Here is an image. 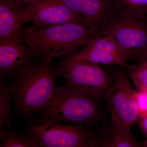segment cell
<instances>
[{"label": "cell", "instance_id": "16", "mask_svg": "<svg viewBox=\"0 0 147 147\" xmlns=\"http://www.w3.org/2000/svg\"><path fill=\"white\" fill-rule=\"evenodd\" d=\"M0 147H31L22 134H18L11 129H0Z\"/></svg>", "mask_w": 147, "mask_h": 147}, {"label": "cell", "instance_id": "13", "mask_svg": "<svg viewBox=\"0 0 147 147\" xmlns=\"http://www.w3.org/2000/svg\"><path fill=\"white\" fill-rule=\"evenodd\" d=\"M31 21L27 5L8 0H0V39L14 35L24 24Z\"/></svg>", "mask_w": 147, "mask_h": 147}, {"label": "cell", "instance_id": "9", "mask_svg": "<svg viewBox=\"0 0 147 147\" xmlns=\"http://www.w3.org/2000/svg\"><path fill=\"white\" fill-rule=\"evenodd\" d=\"M22 29L14 35L0 39V74L13 78L21 69L41 59L40 56L22 40Z\"/></svg>", "mask_w": 147, "mask_h": 147}, {"label": "cell", "instance_id": "12", "mask_svg": "<svg viewBox=\"0 0 147 147\" xmlns=\"http://www.w3.org/2000/svg\"><path fill=\"white\" fill-rule=\"evenodd\" d=\"M131 127L111 117L101 127H97L100 147H137L140 146Z\"/></svg>", "mask_w": 147, "mask_h": 147}, {"label": "cell", "instance_id": "7", "mask_svg": "<svg viewBox=\"0 0 147 147\" xmlns=\"http://www.w3.org/2000/svg\"><path fill=\"white\" fill-rule=\"evenodd\" d=\"M112 85L104 96L111 117L131 127L139 118L140 112L134 89L126 71H117Z\"/></svg>", "mask_w": 147, "mask_h": 147}, {"label": "cell", "instance_id": "10", "mask_svg": "<svg viewBox=\"0 0 147 147\" xmlns=\"http://www.w3.org/2000/svg\"><path fill=\"white\" fill-rule=\"evenodd\" d=\"M77 20L100 33L115 13L113 0H62Z\"/></svg>", "mask_w": 147, "mask_h": 147}, {"label": "cell", "instance_id": "17", "mask_svg": "<svg viewBox=\"0 0 147 147\" xmlns=\"http://www.w3.org/2000/svg\"><path fill=\"white\" fill-rule=\"evenodd\" d=\"M117 10L147 15V0H115Z\"/></svg>", "mask_w": 147, "mask_h": 147}, {"label": "cell", "instance_id": "5", "mask_svg": "<svg viewBox=\"0 0 147 147\" xmlns=\"http://www.w3.org/2000/svg\"><path fill=\"white\" fill-rule=\"evenodd\" d=\"M100 34L111 36L123 48L134 52L132 59H138L147 47V15L117 10Z\"/></svg>", "mask_w": 147, "mask_h": 147}, {"label": "cell", "instance_id": "15", "mask_svg": "<svg viewBox=\"0 0 147 147\" xmlns=\"http://www.w3.org/2000/svg\"><path fill=\"white\" fill-rule=\"evenodd\" d=\"M126 69L129 79L139 91L147 92V61L138 60L137 64Z\"/></svg>", "mask_w": 147, "mask_h": 147}, {"label": "cell", "instance_id": "21", "mask_svg": "<svg viewBox=\"0 0 147 147\" xmlns=\"http://www.w3.org/2000/svg\"><path fill=\"white\" fill-rule=\"evenodd\" d=\"M138 60L147 61V47L144 52L139 56L138 58Z\"/></svg>", "mask_w": 147, "mask_h": 147}, {"label": "cell", "instance_id": "14", "mask_svg": "<svg viewBox=\"0 0 147 147\" xmlns=\"http://www.w3.org/2000/svg\"><path fill=\"white\" fill-rule=\"evenodd\" d=\"M5 77L0 74V127L10 129L14 115L11 106V94Z\"/></svg>", "mask_w": 147, "mask_h": 147}, {"label": "cell", "instance_id": "22", "mask_svg": "<svg viewBox=\"0 0 147 147\" xmlns=\"http://www.w3.org/2000/svg\"><path fill=\"white\" fill-rule=\"evenodd\" d=\"M144 145L146 146L147 147V140L146 141V142L144 143Z\"/></svg>", "mask_w": 147, "mask_h": 147}, {"label": "cell", "instance_id": "6", "mask_svg": "<svg viewBox=\"0 0 147 147\" xmlns=\"http://www.w3.org/2000/svg\"><path fill=\"white\" fill-rule=\"evenodd\" d=\"M61 76L74 88L102 101L113 83L100 64L86 60L59 63Z\"/></svg>", "mask_w": 147, "mask_h": 147}, {"label": "cell", "instance_id": "18", "mask_svg": "<svg viewBox=\"0 0 147 147\" xmlns=\"http://www.w3.org/2000/svg\"><path fill=\"white\" fill-rule=\"evenodd\" d=\"M136 100L140 114L147 112V92L139 91L136 93Z\"/></svg>", "mask_w": 147, "mask_h": 147}, {"label": "cell", "instance_id": "11", "mask_svg": "<svg viewBox=\"0 0 147 147\" xmlns=\"http://www.w3.org/2000/svg\"><path fill=\"white\" fill-rule=\"evenodd\" d=\"M27 9L36 26L79 23L62 0H36L27 5Z\"/></svg>", "mask_w": 147, "mask_h": 147}, {"label": "cell", "instance_id": "4", "mask_svg": "<svg viewBox=\"0 0 147 147\" xmlns=\"http://www.w3.org/2000/svg\"><path fill=\"white\" fill-rule=\"evenodd\" d=\"M31 147H100L92 127L34 121L21 133Z\"/></svg>", "mask_w": 147, "mask_h": 147}, {"label": "cell", "instance_id": "20", "mask_svg": "<svg viewBox=\"0 0 147 147\" xmlns=\"http://www.w3.org/2000/svg\"><path fill=\"white\" fill-rule=\"evenodd\" d=\"M8 1L21 3L25 5H28L34 2L36 0H8Z\"/></svg>", "mask_w": 147, "mask_h": 147}, {"label": "cell", "instance_id": "2", "mask_svg": "<svg viewBox=\"0 0 147 147\" xmlns=\"http://www.w3.org/2000/svg\"><path fill=\"white\" fill-rule=\"evenodd\" d=\"M101 102L66 82L56 88L50 102L34 121L95 126L107 119Z\"/></svg>", "mask_w": 147, "mask_h": 147}, {"label": "cell", "instance_id": "19", "mask_svg": "<svg viewBox=\"0 0 147 147\" xmlns=\"http://www.w3.org/2000/svg\"><path fill=\"white\" fill-rule=\"evenodd\" d=\"M140 126L145 135L147 136V112L146 115L142 119Z\"/></svg>", "mask_w": 147, "mask_h": 147}, {"label": "cell", "instance_id": "3", "mask_svg": "<svg viewBox=\"0 0 147 147\" xmlns=\"http://www.w3.org/2000/svg\"><path fill=\"white\" fill-rule=\"evenodd\" d=\"M95 30L80 23L22 28V39L39 54L41 59L53 62L55 58L86 45Z\"/></svg>", "mask_w": 147, "mask_h": 147}, {"label": "cell", "instance_id": "1", "mask_svg": "<svg viewBox=\"0 0 147 147\" xmlns=\"http://www.w3.org/2000/svg\"><path fill=\"white\" fill-rule=\"evenodd\" d=\"M61 69L58 64L40 59L16 74L9 85L16 115L28 119L46 107L54 94Z\"/></svg>", "mask_w": 147, "mask_h": 147}, {"label": "cell", "instance_id": "8", "mask_svg": "<svg viewBox=\"0 0 147 147\" xmlns=\"http://www.w3.org/2000/svg\"><path fill=\"white\" fill-rule=\"evenodd\" d=\"M86 45V47L84 50L71 55L61 63L86 60L93 63L119 65L126 68L128 66L127 61L134 55V52L123 48L111 36L101 34L92 36Z\"/></svg>", "mask_w": 147, "mask_h": 147}]
</instances>
